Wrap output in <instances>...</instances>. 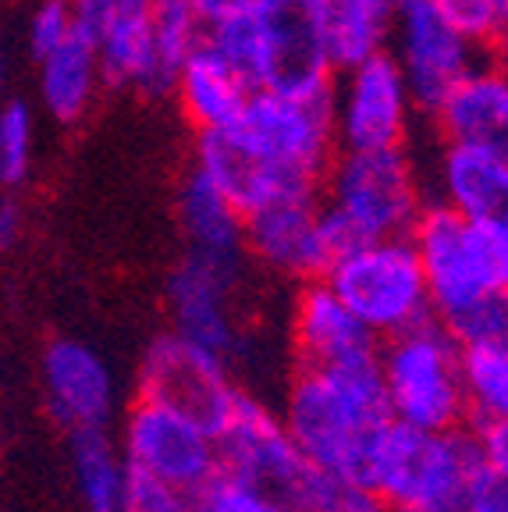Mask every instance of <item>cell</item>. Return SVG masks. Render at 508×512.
<instances>
[{
  "mask_svg": "<svg viewBox=\"0 0 508 512\" xmlns=\"http://www.w3.org/2000/svg\"><path fill=\"white\" fill-rule=\"evenodd\" d=\"M75 29H79V18H75L72 0H40L25 22V47L40 61L61 47Z\"/></svg>",
  "mask_w": 508,
  "mask_h": 512,
  "instance_id": "cell-31",
  "label": "cell"
},
{
  "mask_svg": "<svg viewBox=\"0 0 508 512\" xmlns=\"http://www.w3.org/2000/svg\"><path fill=\"white\" fill-rule=\"evenodd\" d=\"M501 306H505V320H508V288L501 292Z\"/></svg>",
  "mask_w": 508,
  "mask_h": 512,
  "instance_id": "cell-40",
  "label": "cell"
},
{
  "mask_svg": "<svg viewBox=\"0 0 508 512\" xmlns=\"http://www.w3.org/2000/svg\"><path fill=\"white\" fill-rule=\"evenodd\" d=\"M469 427L508 424V335L462 345Z\"/></svg>",
  "mask_w": 508,
  "mask_h": 512,
  "instance_id": "cell-26",
  "label": "cell"
},
{
  "mask_svg": "<svg viewBox=\"0 0 508 512\" xmlns=\"http://www.w3.org/2000/svg\"><path fill=\"white\" fill-rule=\"evenodd\" d=\"M430 200L469 221H508V160L480 146L441 143L430 175Z\"/></svg>",
  "mask_w": 508,
  "mask_h": 512,
  "instance_id": "cell-18",
  "label": "cell"
},
{
  "mask_svg": "<svg viewBox=\"0 0 508 512\" xmlns=\"http://www.w3.org/2000/svg\"><path fill=\"white\" fill-rule=\"evenodd\" d=\"M505 22H508V0H505Z\"/></svg>",
  "mask_w": 508,
  "mask_h": 512,
  "instance_id": "cell-41",
  "label": "cell"
},
{
  "mask_svg": "<svg viewBox=\"0 0 508 512\" xmlns=\"http://www.w3.org/2000/svg\"><path fill=\"white\" fill-rule=\"evenodd\" d=\"M8 79H11V54L0 40V100H4V89H8Z\"/></svg>",
  "mask_w": 508,
  "mask_h": 512,
  "instance_id": "cell-39",
  "label": "cell"
},
{
  "mask_svg": "<svg viewBox=\"0 0 508 512\" xmlns=\"http://www.w3.org/2000/svg\"><path fill=\"white\" fill-rule=\"evenodd\" d=\"M228 128L253 153L256 164L292 192H320L331 160L338 157L331 89H256Z\"/></svg>",
  "mask_w": 508,
  "mask_h": 512,
  "instance_id": "cell-5",
  "label": "cell"
},
{
  "mask_svg": "<svg viewBox=\"0 0 508 512\" xmlns=\"http://www.w3.org/2000/svg\"><path fill=\"white\" fill-rule=\"evenodd\" d=\"M25 217L22 207H18L11 196H0V249H11L18 239H22Z\"/></svg>",
  "mask_w": 508,
  "mask_h": 512,
  "instance_id": "cell-35",
  "label": "cell"
},
{
  "mask_svg": "<svg viewBox=\"0 0 508 512\" xmlns=\"http://www.w3.org/2000/svg\"><path fill=\"white\" fill-rule=\"evenodd\" d=\"M192 11L203 18V25H217V22H228V18L242 15L256 4V0H189Z\"/></svg>",
  "mask_w": 508,
  "mask_h": 512,
  "instance_id": "cell-34",
  "label": "cell"
},
{
  "mask_svg": "<svg viewBox=\"0 0 508 512\" xmlns=\"http://www.w3.org/2000/svg\"><path fill=\"white\" fill-rule=\"evenodd\" d=\"M75 8V18H79V29L86 32L89 25H93V18L100 15V8H104V0H72Z\"/></svg>",
  "mask_w": 508,
  "mask_h": 512,
  "instance_id": "cell-37",
  "label": "cell"
},
{
  "mask_svg": "<svg viewBox=\"0 0 508 512\" xmlns=\"http://www.w3.org/2000/svg\"><path fill=\"white\" fill-rule=\"evenodd\" d=\"M288 342L295 367H349L377 360V338L338 299L324 278L299 281L288 313Z\"/></svg>",
  "mask_w": 508,
  "mask_h": 512,
  "instance_id": "cell-16",
  "label": "cell"
},
{
  "mask_svg": "<svg viewBox=\"0 0 508 512\" xmlns=\"http://www.w3.org/2000/svg\"><path fill=\"white\" fill-rule=\"evenodd\" d=\"M171 93H175L178 107H182V114L199 136V132L228 128L242 114V107L249 104V96L256 89L203 40L189 54V61L182 64Z\"/></svg>",
  "mask_w": 508,
  "mask_h": 512,
  "instance_id": "cell-19",
  "label": "cell"
},
{
  "mask_svg": "<svg viewBox=\"0 0 508 512\" xmlns=\"http://www.w3.org/2000/svg\"><path fill=\"white\" fill-rule=\"evenodd\" d=\"M36 157V118L25 100H0V189H18Z\"/></svg>",
  "mask_w": 508,
  "mask_h": 512,
  "instance_id": "cell-28",
  "label": "cell"
},
{
  "mask_svg": "<svg viewBox=\"0 0 508 512\" xmlns=\"http://www.w3.org/2000/svg\"><path fill=\"white\" fill-rule=\"evenodd\" d=\"M313 29L334 72L388 50L395 0H313Z\"/></svg>",
  "mask_w": 508,
  "mask_h": 512,
  "instance_id": "cell-21",
  "label": "cell"
},
{
  "mask_svg": "<svg viewBox=\"0 0 508 512\" xmlns=\"http://www.w3.org/2000/svg\"><path fill=\"white\" fill-rule=\"evenodd\" d=\"M128 470L150 473L196 495L221 473L214 427L175 402L135 395L118 438Z\"/></svg>",
  "mask_w": 508,
  "mask_h": 512,
  "instance_id": "cell-8",
  "label": "cell"
},
{
  "mask_svg": "<svg viewBox=\"0 0 508 512\" xmlns=\"http://www.w3.org/2000/svg\"><path fill=\"white\" fill-rule=\"evenodd\" d=\"M178 224L196 253L246 256V214L196 164L178 185Z\"/></svg>",
  "mask_w": 508,
  "mask_h": 512,
  "instance_id": "cell-23",
  "label": "cell"
},
{
  "mask_svg": "<svg viewBox=\"0 0 508 512\" xmlns=\"http://www.w3.org/2000/svg\"><path fill=\"white\" fill-rule=\"evenodd\" d=\"M377 374L391 420L452 431L469 424L462 388V345L437 317L377 345Z\"/></svg>",
  "mask_w": 508,
  "mask_h": 512,
  "instance_id": "cell-6",
  "label": "cell"
},
{
  "mask_svg": "<svg viewBox=\"0 0 508 512\" xmlns=\"http://www.w3.org/2000/svg\"><path fill=\"white\" fill-rule=\"evenodd\" d=\"M43 392L64 431H107L118 413V384L104 352L82 338H54L43 352Z\"/></svg>",
  "mask_w": 508,
  "mask_h": 512,
  "instance_id": "cell-15",
  "label": "cell"
},
{
  "mask_svg": "<svg viewBox=\"0 0 508 512\" xmlns=\"http://www.w3.org/2000/svg\"><path fill=\"white\" fill-rule=\"evenodd\" d=\"M207 40V25L189 0H150V75L146 96H167L189 54Z\"/></svg>",
  "mask_w": 508,
  "mask_h": 512,
  "instance_id": "cell-24",
  "label": "cell"
},
{
  "mask_svg": "<svg viewBox=\"0 0 508 512\" xmlns=\"http://www.w3.org/2000/svg\"><path fill=\"white\" fill-rule=\"evenodd\" d=\"M363 480L391 512H466L487 484L473 427L427 431L388 420L363 463Z\"/></svg>",
  "mask_w": 508,
  "mask_h": 512,
  "instance_id": "cell-2",
  "label": "cell"
},
{
  "mask_svg": "<svg viewBox=\"0 0 508 512\" xmlns=\"http://www.w3.org/2000/svg\"><path fill=\"white\" fill-rule=\"evenodd\" d=\"M352 242L324 210L320 192L288 196L246 214V260L292 281L324 278Z\"/></svg>",
  "mask_w": 508,
  "mask_h": 512,
  "instance_id": "cell-11",
  "label": "cell"
},
{
  "mask_svg": "<svg viewBox=\"0 0 508 512\" xmlns=\"http://www.w3.org/2000/svg\"><path fill=\"white\" fill-rule=\"evenodd\" d=\"M135 384H139V395L175 402L196 413L199 420H207L210 427L242 388V381L235 377V363L171 328L146 345Z\"/></svg>",
  "mask_w": 508,
  "mask_h": 512,
  "instance_id": "cell-14",
  "label": "cell"
},
{
  "mask_svg": "<svg viewBox=\"0 0 508 512\" xmlns=\"http://www.w3.org/2000/svg\"><path fill=\"white\" fill-rule=\"evenodd\" d=\"M214 438L224 473L274 491L281 502L310 466L302 459L292 434H288L281 409L274 402L260 399L256 392H249L246 384L235 392L228 409L217 416Z\"/></svg>",
  "mask_w": 508,
  "mask_h": 512,
  "instance_id": "cell-12",
  "label": "cell"
},
{
  "mask_svg": "<svg viewBox=\"0 0 508 512\" xmlns=\"http://www.w3.org/2000/svg\"><path fill=\"white\" fill-rule=\"evenodd\" d=\"M75 488L86 512H125L128 502V463L118 441L107 431L72 434Z\"/></svg>",
  "mask_w": 508,
  "mask_h": 512,
  "instance_id": "cell-25",
  "label": "cell"
},
{
  "mask_svg": "<svg viewBox=\"0 0 508 512\" xmlns=\"http://www.w3.org/2000/svg\"><path fill=\"white\" fill-rule=\"evenodd\" d=\"M86 36L96 47L107 86L143 93L150 75V0H104Z\"/></svg>",
  "mask_w": 508,
  "mask_h": 512,
  "instance_id": "cell-20",
  "label": "cell"
},
{
  "mask_svg": "<svg viewBox=\"0 0 508 512\" xmlns=\"http://www.w3.org/2000/svg\"><path fill=\"white\" fill-rule=\"evenodd\" d=\"M192 495L150 473L128 470V502L125 512H189Z\"/></svg>",
  "mask_w": 508,
  "mask_h": 512,
  "instance_id": "cell-32",
  "label": "cell"
},
{
  "mask_svg": "<svg viewBox=\"0 0 508 512\" xmlns=\"http://www.w3.org/2000/svg\"><path fill=\"white\" fill-rule=\"evenodd\" d=\"M388 54L398 61L409 93L420 111H434L437 100L480 61L484 50L441 15L437 0H395Z\"/></svg>",
  "mask_w": 508,
  "mask_h": 512,
  "instance_id": "cell-13",
  "label": "cell"
},
{
  "mask_svg": "<svg viewBox=\"0 0 508 512\" xmlns=\"http://www.w3.org/2000/svg\"><path fill=\"white\" fill-rule=\"evenodd\" d=\"M430 114L441 143L480 146L508 160V75L491 57L473 64Z\"/></svg>",
  "mask_w": 508,
  "mask_h": 512,
  "instance_id": "cell-17",
  "label": "cell"
},
{
  "mask_svg": "<svg viewBox=\"0 0 508 512\" xmlns=\"http://www.w3.org/2000/svg\"><path fill=\"white\" fill-rule=\"evenodd\" d=\"M331 107L338 150L405 146L413 132V114L420 111L402 68L388 50L334 72Z\"/></svg>",
  "mask_w": 508,
  "mask_h": 512,
  "instance_id": "cell-10",
  "label": "cell"
},
{
  "mask_svg": "<svg viewBox=\"0 0 508 512\" xmlns=\"http://www.w3.org/2000/svg\"><path fill=\"white\" fill-rule=\"evenodd\" d=\"M480 441V452H484V466L487 477L508 484V424H487V427H473Z\"/></svg>",
  "mask_w": 508,
  "mask_h": 512,
  "instance_id": "cell-33",
  "label": "cell"
},
{
  "mask_svg": "<svg viewBox=\"0 0 508 512\" xmlns=\"http://www.w3.org/2000/svg\"><path fill=\"white\" fill-rule=\"evenodd\" d=\"M189 512H288V505L274 491L221 470L207 488L192 495Z\"/></svg>",
  "mask_w": 508,
  "mask_h": 512,
  "instance_id": "cell-29",
  "label": "cell"
},
{
  "mask_svg": "<svg viewBox=\"0 0 508 512\" xmlns=\"http://www.w3.org/2000/svg\"><path fill=\"white\" fill-rule=\"evenodd\" d=\"M324 281L377 342L434 317L423 264L409 235L352 242L327 267Z\"/></svg>",
  "mask_w": 508,
  "mask_h": 512,
  "instance_id": "cell-7",
  "label": "cell"
},
{
  "mask_svg": "<svg viewBox=\"0 0 508 512\" xmlns=\"http://www.w3.org/2000/svg\"><path fill=\"white\" fill-rule=\"evenodd\" d=\"M409 239L423 264L430 310L445 328L508 288V221H469L430 200Z\"/></svg>",
  "mask_w": 508,
  "mask_h": 512,
  "instance_id": "cell-3",
  "label": "cell"
},
{
  "mask_svg": "<svg viewBox=\"0 0 508 512\" xmlns=\"http://www.w3.org/2000/svg\"><path fill=\"white\" fill-rule=\"evenodd\" d=\"M491 61H494V64H498L501 72H505V75H508V29H505V32H501L498 40H494V43H491Z\"/></svg>",
  "mask_w": 508,
  "mask_h": 512,
  "instance_id": "cell-38",
  "label": "cell"
},
{
  "mask_svg": "<svg viewBox=\"0 0 508 512\" xmlns=\"http://www.w3.org/2000/svg\"><path fill=\"white\" fill-rule=\"evenodd\" d=\"M36 64H40V104L61 125H75L79 118H86L100 89L107 86L93 40L82 29H75L61 47Z\"/></svg>",
  "mask_w": 508,
  "mask_h": 512,
  "instance_id": "cell-22",
  "label": "cell"
},
{
  "mask_svg": "<svg viewBox=\"0 0 508 512\" xmlns=\"http://www.w3.org/2000/svg\"><path fill=\"white\" fill-rule=\"evenodd\" d=\"M302 459L317 470L363 473L366 452L391 420L377 360L295 367L278 402Z\"/></svg>",
  "mask_w": 508,
  "mask_h": 512,
  "instance_id": "cell-1",
  "label": "cell"
},
{
  "mask_svg": "<svg viewBox=\"0 0 508 512\" xmlns=\"http://www.w3.org/2000/svg\"><path fill=\"white\" fill-rule=\"evenodd\" d=\"M466 512H508V484L487 477V484L480 488V495L469 502Z\"/></svg>",
  "mask_w": 508,
  "mask_h": 512,
  "instance_id": "cell-36",
  "label": "cell"
},
{
  "mask_svg": "<svg viewBox=\"0 0 508 512\" xmlns=\"http://www.w3.org/2000/svg\"><path fill=\"white\" fill-rule=\"evenodd\" d=\"M437 8L480 50H491V43L508 29L505 0H437Z\"/></svg>",
  "mask_w": 508,
  "mask_h": 512,
  "instance_id": "cell-30",
  "label": "cell"
},
{
  "mask_svg": "<svg viewBox=\"0 0 508 512\" xmlns=\"http://www.w3.org/2000/svg\"><path fill=\"white\" fill-rule=\"evenodd\" d=\"M288 512H391L388 502L363 480V473H338L306 466L285 498Z\"/></svg>",
  "mask_w": 508,
  "mask_h": 512,
  "instance_id": "cell-27",
  "label": "cell"
},
{
  "mask_svg": "<svg viewBox=\"0 0 508 512\" xmlns=\"http://www.w3.org/2000/svg\"><path fill=\"white\" fill-rule=\"evenodd\" d=\"M320 200L349 242L409 235L430 203L427 182L405 146L388 150H338Z\"/></svg>",
  "mask_w": 508,
  "mask_h": 512,
  "instance_id": "cell-4",
  "label": "cell"
},
{
  "mask_svg": "<svg viewBox=\"0 0 508 512\" xmlns=\"http://www.w3.org/2000/svg\"><path fill=\"white\" fill-rule=\"evenodd\" d=\"M246 256H207L189 249L167 278L171 331L239 363L249 349L246 320L239 310Z\"/></svg>",
  "mask_w": 508,
  "mask_h": 512,
  "instance_id": "cell-9",
  "label": "cell"
}]
</instances>
